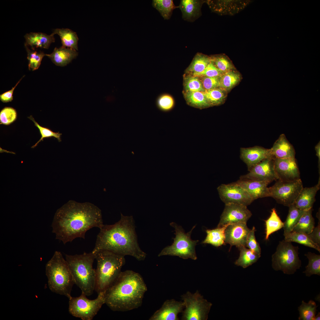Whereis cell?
<instances>
[{
  "instance_id": "7bdbcfd3",
  "label": "cell",
  "mask_w": 320,
  "mask_h": 320,
  "mask_svg": "<svg viewBox=\"0 0 320 320\" xmlns=\"http://www.w3.org/2000/svg\"><path fill=\"white\" fill-rule=\"evenodd\" d=\"M17 117L16 110L11 107H5L0 112V124L9 125L15 121Z\"/></svg>"
},
{
  "instance_id": "b9f144b4",
  "label": "cell",
  "mask_w": 320,
  "mask_h": 320,
  "mask_svg": "<svg viewBox=\"0 0 320 320\" xmlns=\"http://www.w3.org/2000/svg\"><path fill=\"white\" fill-rule=\"evenodd\" d=\"M28 118L32 121L34 123L35 126L38 128L41 135V137L40 140L34 145L32 146L31 148H35L41 141H43V139L45 138L53 137L57 139L59 142L61 141V138L62 135L61 133H59V132H54L48 128L41 126L36 121L31 115L28 117Z\"/></svg>"
},
{
  "instance_id": "681fc988",
  "label": "cell",
  "mask_w": 320,
  "mask_h": 320,
  "mask_svg": "<svg viewBox=\"0 0 320 320\" xmlns=\"http://www.w3.org/2000/svg\"><path fill=\"white\" fill-rule=\"evenodd\" d=\"M308 236L311 241L320 247V221L318 225L314 227L312 232Z\"/></svg>"
},
{
  "instance_id": "277c9868",
  "label": "cell",
  "mask_w": 320,
  "mask_h": 320,
  "mask_svg": "<svg viewBox=\"0 0 320 320\" xmlns=\"http://www.w3.org/2000/svg\"><path fill=\"white\" fill-rule=\"evenodd\" d=\"M75 284L87 296L95 290V270L93 268L95 254L92 252L80 255H65Z\"/></svg>"
},
{
  "instance_id": "603a6c76",
  "label": "cell",
  "mask_w": 320,
  "mask_h": 320,
  "mask_svg": "<svg viewBox=\"0 0 320 320\" xmlns=\"http://www.w3.org/2000/svg\"><path fill=\"white\" fill-rule=\"evenodd\" d=\"M270 149L273 159L295 158L293 147L284 134L280 135Z\"/></svg>"
},
{
  "instance_id": "ba28073f",
  "label": "cell",
  "mask_w": 320,
  "mask_h": 320,
  "mask_svg": "<svg viewBox=\"0 0 320 320\" xmlns=\"http://www.w3.org/2000/svg\"><path fill=\"white\" fill-rule=\"evenodd\" d=\"M299 248L292 242L284 239L279 242L275 252L272 256V266L275 271H281L287 274H294L301 266Z\"/></svg>"
},
{
  "instance_id": "f35d334b",
  "label": "cell",
  "mask_w": 320,
  "mask_h": 320,
  "mask_svg": "<svg viewBox=\"0 0 320 320\" xmlns=\"http://www.w3.org/2000/svg\"><path fill=\"white\" fill-rule=\"evenodd\" d=\"M203 92L210 106L221 104L225 98L223 91L218 88L205 90Z\"/></svg>"
},
{
  "instance_id": "e0dca14e",
  "label": "cell",
  "mask_w": 320,
  "mask_h": 320,
  "mask_svg": "<svg viewBox=\"0 0 320 320\" xmlns=\"http://www.w3.org/2000/svg\"><path fill=\"white\" fill-rule=\"evenodd\" d=\"M248 0H207L211 10L221 15H232L243 9L249 3Z\"/></svg>"
},
{
  "instance_id": "8d00e7d4",
  "label": "cell",
  "mask_w": 320,
  "mask_h": 320,
  "mask_svg": "<svg viewBox=\"0 0 320 320\" xmlns=\"http://www.w3.org/2000/svg\"><path fill=\"white\" fill-rule=\"evenodd\" d=\"M308 259V263L305 267L306 270L303 273L306 276H310L313 274L320 275V255L311 252L305 254Z\"/></svg>"
},
{
  "instance_id": "7a4b0ae2",
  "label": "cell",
  "mask_w": 320,
  "mask_h": 320,
  "mask_svg": "<svg viewBox=\"0 0 320 320\" xmlns=\"http://www.w3.org/2000/svg\"><path fill=\"white\" fill-rule=\"evenodd\" d=\"M133 217L124 215L111 225H103L97 234L95 247L92 252L95 254L106 250L125 256L129 255L138 261L145 260L146 254L140 247L135 231Z\"/></svg>"
},
{
  "instance_id": "44dd1931",
  "label": "cell",
  "mask_w": 320,
  "mask_h": 320,
  "mask_svg": "<svg viewBox=\"0 0 320 320\" xmlns=\"http://www.w3.org/2000/svg\"><path fill=\"white\" fill-rule=\"evenodd\" d=\"M320 177L318 183L313 187L303 188L294 204L297 209L303 211L312 208L315 196L320 187Z\"/></svg>"
},
{
  "instance_id": "d4e9b609",
  "label": "cell",
  "mask_w": 320,
  "mask_h": 320,
  "mask_svg": "<svg viewBox=\"0 0 320 320\" xmlns=\"http://www.w3.org/2000/svg\"><path fill=\"white\" fill-rule=\"evenodd\" d=\"M24 37L25 46H30L33 50L38 47L48 49L51 43L55 41L52 33L48 35L42 33L31 32L26 34Z\"/></svg>"
},
{
  "instance_id": "c3c4849f",
  "label": "cell",
  "mask_w": 320,
  "mask_h": 320,
  "mask_svg": "<svg viewBox=\"0 0 320 320\" xmlns=\"http://www.w3.org/2000/svg\"><path fill=\"white\" fill-rule=\"evenodd\" d=\"M205 90H208L220 87V77H199Z\"/></svg>"
},
{
  "instance_id": "30bf717a",
  "label": "cell",
  "mask_w": 320,
  "mask_h": 320,
  "mask_svg": "<svg viewBox=\"0 0 320 320\" xmlns=\"http://www.w3.org/2000/svg\"><path fill=\"white\" fill-rule=\"evenodd\" d=\"M185 305L182 312V320H207L212 305L204 298L197 290L192 293L189 291L181 296Z\"/></svg>"
},
{
  "instance_id": "d6986e66",
  "label": "cell",
  "mask_w": 320,
  "mask_h": 320,
  "mask_svg": "<svg viewBox=\"0 0 320 320\" xmlns=\"http://www.w3.org/2000/svg\"><path fill=\"white\" fill-rule=\"evenodd\" d=\"M240 157L249 171L253 167L267 159H273L270 149L259 146L241 148Z\"/></svg>"
},
{
  "instance_id": "3957f363",
  "label": "cell",
  "mask_w": 320,
  "mask_h": 320,
  "mask_svg": "<svg viewBox=\"0 0 320 320\" xmlns=\"http://www.w3.org/2000/svg\"><path fill=\"white\" fill-rule=\"evenodd\" d=\"M147 290L141 276L131 270L121 271L104 292L105 304L112 311L125 312L142 305Z\"/></svg>"
},
{
  "instance_id": "5bb4252c",
  "label": "cell",
  "mask_w": 320,
  "mask_h": 320,
  "mask_svg": "<svg viewBox=\"0 0 320 320\" xmlns=\"http://www.w3.org/2000/svg\"><path fill=\"white\" fill-rule=\"evenodd\" d=\"M247 206L239 204H225L217 227L228 224L247 222L252 215Z\"/></svg>"
},
{
  "instance_id": "8992f818",
  "label": "cell",
  "mask_w": 320,
  "mask_h": 320,
  "mask_svg": "<svg viewBox=\"0 0 320 320\" xmlns=\"http://www.w3.org/2000/svg\"><path fill=\"white\" fill-rule=\"evenodd\" d=\"M46 275L49 288L52 292L70 299L74 280L68 263L61 252H55L46 263Z\"/></svg>"
},
{
  "instance_id": "f907efd6",
  "label": "cell",
  "mask_w": 320,
  "mask_h": 320,
  "mask_svg": "<svg viewBox=\"0 0 320 320\" xmlns=\"http://www.w3.org/2000/svg\"><path fill=\"white\" fill-rule=\"evenodd\" d=\"M24 76L15 85L14 87H12L11 90L0 95V99L2 102L4 103H7L11 102L13 100V94L14 89Z\"/></svg>"
},
{
  "instance_id": "60d3db41",
  "label": "cell",
  "mask_w": 320,
  "mask_h": 320,
  "mask_svg": "<svg viewBox=\"0 0 320 320\" xmlns=\"http://www.w3.org/2000/svg\"><path fill=\"white\" fill-rule=\"evenodd\" d=\"M27 52V59L28 60V68L29 70H35L38 69L41 63L42 60L45 54L41 51H33L29 49L28 47L25 46Z\"/></svg>"
},
{
  "instance_id": "8fae6325",
  "label": "cell",
  "mask_w": 320,
  "mask_h": 320,
  "mask_svg": "<svg viewBox=\"0 0 320 320\" xmlns=\"http://www.w3.org/2000/svg\"><path fill=\"white\" fill-rule=\"evenodd\" d=\"M303 183L300 178L291 181L276 180L269 188L270 197L285 206L293 204L302 189Z\"/></svg>"
},
{
  "instance_id": "f5cc1de1",
  "label": "cell",
  "mask_w": 320,
  "mask_h": 320,
  "mask_svg": "<svg viewBox=\"0 0 320 320\" xmlns=\"http://www.w3.org/2000/svg\"><path fill=\"white\" fill-rule=\"evenodd\" d=\"M320 320V313H319L317 314L316 316L315 317L314 320Z\"/></svg>"
},
{
  "instance_id": "f546056e",
  "label": "cell",
  "mask_w": 320,
  "mask_h": 320,
  "mask_svg": "<svg viewBox=\"0 0 320 320\" xmlns=\"http://www.w3.org/2000/svg\"><path fill=\"white\" fill-rule=\"evenodd\" d=\"M240 251V255L235 261V264L246 268L255 263L260 257V255L254 252L246 247L239 248Z\"/></svg>"
},
{
  "instance_id": "ee69618b",
  "label": "cell",
  "mask_w": 320,
  "mask_h": 320,
  "mask_svg": "<svg viewBox=\"0 0 320 320\" xmlns=\"http://www.w3.org/2000/svg\"><path fill=\"white\" fill-rule=\"evenodd\" d=\"M156 105L161 111L167 112L173 108L174 101L173 98L169 95L164 94L158 97L156 101Z\"/></svg>"
},
{
  "instance_id": "74e56055",
  "label": "cell",
  "mask_w": 320,
  "mask_h": 320,
  "mask_svg": "<svg viewBox=\"0 0 320 320\" xmlns=\"http://www.w3.org/2000/svg\"><path fill=\"white\" fill-rule=\"evenodd\" d=\"M184 81L185 92H203L205 90L197 76L190 74L184 77Z\"/></svg>"
},
{
  "instance_id": "9c48e42d",
  "label": "cell",
  "mask_w": 320,
  "mask_h": 320,
  "mask_svg": "<svg viewBox=\"0 0 320 320\" xmlns=\"http://www.w3.org/2000/svg\"><path fill=\"white\" fill-rule=\"evenodd\" d=\"M98 295L97 297L93 300L88 299L87 296L82 292L79 297H72L69 299V313L82 320H92L105 304L104 292Z\"/></svg>"
},
{
  "instance_id": "484cf974",
  "label": "cell",
  "mask_w": 320,
  "mask_h": 320,
  "mask_svg": "<svg viewBox=\"0 0 320 320\" xmlns=\"http://www.w3.org/2000/svg\"><path fill=\"white\" fill-rule=\"evenodd\" d=\"M312 208L304 211L299 218L292 231L308 234L315 227L314 219L312 215Z\"/></svg>"
},
{
  "instance_id": "f1b7e54d",
  "label": "cell",
  "mask_w": 320,
  "mask_h": 320,
  "mask_svg": "<svg viewBox=\"0 0 320 320\" xmlns=\"http://www.w3.org/2000/svg\"><path fill=\"white\" fill-rule=\"evenodd\" d=\"M212 61L211 57L201 53H197L187 68L186 72L195 75L202 72Z\"/></svg>"
},
{
  "instance_id": "6da1fadb",
  "label": "cell",
  "mask_w": 320,
  "mask_h": 320,
  "mask_svg": "<svg viewBox=\"0 0 320 320\" xmlns=\"http://www.w3.org/2000/svg\"><path fill=\"white\" fill-rule=\"evenodd\" d=\"M103 225L101 211L97 206L70 200L57 210L51 227L56 239L65 244L76 238L85 239L87 231Z\"/></svg>"
},
{
  "instance_id": "4dcf8cb0",
  "label": "cell",
  "mask_w": 320,
  "mask_h": 320,
  "mask_svg": "<svg viewBox=\"0 0 320 320\" xmlns=\"http://www.w3.org/2000/svg\"><path fill=\"white\" fill-rule=\"evenodd\" d=\"M184 95L187 103L192 107L202 109L210 106L203 92H185Z\"/></svg>"
},
{
  "instance_id": "f6af8a7d",
  "label": "cell",
  "mask_w": 320,
  "mask_h": 320,
  "mask_svg": "<svg viewBox=\"0 0 320 320\" xmlns=\"http://www.w3.org/2000/svg\"><path fill=\"white\" fill-rule=\"evenodd\" d=\"M211 58L212 62L223 73L229 71L232 68L231 63L226 58L223 56Z\"/></svg>"
},
{
  "instance_id": "9a60e30c",
  "label": "cell",
  "mask_w": 320,
  "mask_h": 320,
  "mask_svg": "<svg viewBox=\"0 0 320 320\" xmlns=\"http://www.w3.org/2000/svg\"><path fill=\"white\" fill-rule=\"evenodd\" d=\"M251 230L248 228L247 222L229 225L225 231V244H228L231 247L235 246L239 249L246 247L247 239Z\"/></svg>"
},
{
  "instance_id": "2e32d148",
  "label": "cell",
  "mask_w": 320,
  "mask_h": 320,
  "mask_svg": "<svg viewBox=\"0 0 320 320\" xmlns=\"http://www.w3.org/2000/svg\"><path fill=\"white\" fill-rule=\"evenodd\" d=\"M273 160L278 180L291 181L300 178V173L295 158H273Z\"/></svg>"
},
{
  "instance_id": "d590c367",
  "label": "cell",
  "mask_w": 320,
  "mask_h": 320,
  "mask_svg": "<svg viewBox=\"0 0 320 320\" xmlns=\"http://www.w3.org/2000/svg\"><path fill=\"white\" fill-rule=\"evenodd\" d=\"M316 303L312 300L306 303L303 301L298 308L299 312V320H314L315 317L316 308Z\"/></svg>"
},
{
  "instance_id": "52a82bcc",
  "label": "cell",
  "mask_w": 320,
  "mask_h": 320,
  "mask_svg": "<svg viewBox=\"0 0 320 320\" xmlns=\"http://www.w3.org/2000/svg\"><path fill=\"white\" fill-rule=\"evenodd\" d=\"M170 225L175 229V236L173 239V243L171 245L163 249L158 256H177L184 259L191 258L196 260L197 257L195 247L199 240H192L191 237L192 232L195 226L190 231L185 233L182 227L175 223H172Z\"/></svg>"
},
{
  "instance_id": "cb8c5ba5",
  "label": "cell",
  "mask_w": 320,
  "mask_h": 320,
  "mask_svg": "<svg viewBox=\"0 0 320 320\" xmlns=\"http://www.w3.org/2000/svg\"><path fill=\"white\" fill-rule=\"evenodd\" d=\"M76 50L62 46L55 47L52 53L45 54L55 65L64 66L69 63L78 55Z\"/></svg>"
},
{
  "instance_id": "1f68e13d",
  "label": "cell",
  "mask_w": 320,
  "mask_h": 320,
  "mask_svg": "<svg viewBox=\"0 0 320 320\" xmlns=\"http://www.w3.org/2000/svg\"><path fill=\"white\" fill-rule=\"evenodd\" d=\"M289 207V212L283 227L284 235L292 232L304 211L297 208L292 204Z\"/></svg>"
},
{
  "instance_id": "ab89813d",
  "label": "cell",
  "mask_w": 320,
  "mask_h": 320,
  "mask_svg": "<svg viewBox=\"0 0 320 320\" xmlns=\"http://www.w3.org/2000/svg\"><path fill=\"white\" fill-rule=\"evenodd\" d=\"M240 79L239 75L235 72L230 71L226 72L220 77V87L230 89L237 84Z\"/></svg>"
},
{
  "instance_id": "4fadbf2b",
  "label": "cell",
  "mask_w": 320,
  "mask_h": 320,
  "mask_svg": "<svg viewBox=\"0 0 320 320\" xmlns=\"http://www.w3.org/2000/svg\"><path fill=\"white\" fill-rule=\"evenodd\" d=\"M247 174L241 176V179L250 180L268 184L278 180L275 171L273 159H267L253 167Z\"/></svg>"
},
{
  "instance_id": "bcb514c9",
  "label": "cell",
  "mask_w": 320,
  "mask_h": 320,
  "mask_svg": "<svg viewBox=\"0 0 320 320\" xmlns=\"http://www.w3.org/2000/svg\"><path fill=\"white\" fill-rule=\"evenodd\" d=\"M255 228L253 226L250 232L246 241V247L254 252L260 255L261 250L259 244L257 241L255 236Z\"/></svg>"
},
{
  "instance_id": "ac0fdd59",
  "label": "cell",
  "mask_w": 320,
  "mask_h": 320,
  "mask_svg": "<svg viewBox=\"0 0 320 320\" xmlns=\"http://www.w3.org/2000/svg\"><path fill=\"white\" fill-rule=\"evenodd\" d=\"M185 308L183 301L174 299L165 301L161 307L149 318V320H179L178 315Z\"/></svg>"
},
{
  "instance_id": "83f0119b",
  "label": "cell",
  "mask_w": 320,
  "mask_h": 320,
  "mask_svg": "<svg viewBox=\"0 0 320 320\" xmlns=\"http://www.w3.org/2000/svg\"><path fill=\"white\" fill-rule=\"evenodd\" d=\"M228 224L220 227L206 231L207 236L203 241V244H209L216 247H218L225 244V231Z\"/></svg>"
},
{
  "instance_id": "4316f807",
  "label": "cell",
  "mask_w": 320,
  "mask_h": 320,
  "mask_svg": "<svg viewBox=\"0 0 320 320\" xmlns=\"http://www.w3.org/2000/svg\"><path fill=\"white\" fill-rule=\"evenodd\" d=\"M54 35L58 34L61 40L62 46L78 50L79 38L76 32L68 28H57L53 30Z\"/></svg>"
},
{
  "instance_id": "7dc6e473",
  "label": "cell",
  "mask_w": 320,
  "mask_h": 320,
  "mask_svg": "<svg viewBox=\"0 0 320 320\" xmlns=\"http://www.w3.org/2000/svg\"><path fill=\"white\" fill-rule=\"evenodd\" d=\"M222 73L216 67L212 61L208 65L204 71L200 73L193 76L198 77H220L222 75Z\"/></svg>"
},
{
  "instance_id": "5b68a950",
  "label": "cell",
  "mask_w": 320,
  "mask_h": 320,
  "mask_svg": "<svg viewBox=\"0 0 320 320\" xmlns=\"http://www.w3.org/2000/svg\"><path fill=\"white\" fill-rule=\"evenodd\" d=\"M97 261L95 291L104 292L116 279L125 263L124 256L106 250L95 254Z\"/></svg>"
},
{
  "instance_id": "7c38bea8",
  "label": "cell",
  "mask_w": 320,
  "mask_h": 320,
  "mask_svg": "<svg viewBox=\"0 0 320 320\" xmlns=\"http://www.w3.org/2000/svg\"><path fill=\"white\" fill-rule=\"evenodd\" d=\"M217 190L220 199L225 204H234L247 206L254 201L244 189L231 183L222 184Z\"/></svg>"
},
{
  "instance_id": "816d5d0a",
  "label": "cell",
  "mask_w": 320,
  "mask_h": 320,
  "mask_svg": "<svg viewBox=\"0 0 320 320\" xmlns=\"http://www.w3.org/2000/svg\"><path fill=\"white\" fill-rule=\"evenodd\" d=\"M315 150L316 152V155L317 156L319 161L318 164L319 166V169L320 170V142H319L315 147Z\"/></svg>"
},
{
  "instance_id": "d6a6232c",
  "label": "cell",
  "mask_w": 320,
  "mask_h": 320,
  "mask_svg": "<svg viewBox=\"0 0 320 320\" xmlns=\"http://www.w3.org/2000/svg\"><path fill=\"white\" fill-rule=\"evenodd\" d=\"M284 240L286 241L296 242L313 248L320 252V247L311 241L308 234L292 231L288 233L284 234Z\"/></svg>"
},
{
  "instance_id": "836d02e7",
  "label": "cell",
  "mask_w": 320,
  "mask_h": 320,
  "mask_svg": "<svg viewBox=\"0 0 320 320\" xmlns=\"http://www.w3.org/2000/svg\"><path fill=\"white\" fill-rule=\"evenodd\" d=\"M266 232L265 239H268L269 236L273 233L283 228V223L278 215L276 209H272L270 217L265 220Z\"/></svg>"
},
{
  "instance_id": "ffe728a7",
  "label": "cell",
  "mask_w": 320,
  "mask_h": 320,
  "mask_svg": "<svg viewBox=\"0 0 320 320\" xmlns=\"http://www.w3.org/2000/svg\"><path fill=\"white\" fill-rule=\"evenodd\" d=\"M245 190L254 200L259 198L270 197L268 183L250 180L241 179L232 183Z\"/></svg>"
},
{
  "instance_id": "e575fe53",
  "label": "cell",
  "mask_w": 320,
  "mask_h": 320,
  "mask_svg": "<svg viewBox=\"0 0 320 320\" xmlns=\"http://www.w3.org/2000/svg\"><path fill=\"white\" fill-rule=\"evenodd\" d=\"M152 5L159 12L165 20L169 19L173 10L179 7L175 5L172 0H153Z\"/></svg>"
},
{
  "instance_id": "7402d4cb",
  "label": "cell",
  "mask_w": 320,
  "mask_h": 320,
  "mask_svg": "<svg viewBox=\"0 0 320 320\" xmlns=\"http://www.w3.org/2000/svg\"><path fill=\"white\" fill-rule=\"evenodd\" d=\"M205 1L199 0H182L179 7L182 13L183 18L189 22H193L201 15V9Z\"/></svg>"
}]
</instances>
